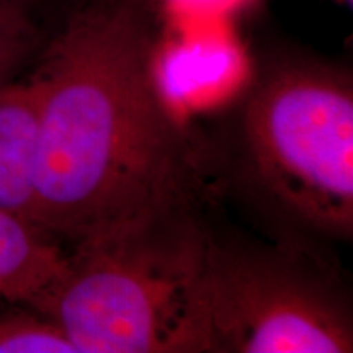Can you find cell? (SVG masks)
<instances>
[{"label": "cell", "instance_id": "obj_1", "mask_svg": "<svg viewBox=\"0 0 353 353\" xmlns=\"http://www.w3.org/2000/svg\"><path fill=\"white\" fill-rule=\"evenodd\" d=\"M32 81L38 228L79 247L179 208L182 149L138 0H99L74 13Z\"/></svg>", "mask_w": 353, "mask_h": 353}, {"label": "cell", "instance_id": "obj_2", "mask_svg": "<svg viewBox=\"0 0 353 353\" xmlns=\"http://www.w3.org/2000/svg\"><path fill=\"white\" fill-rule=\"evenodd\" d=\"M206 237L179 206L79 245L33 306L77 353L206 352Z\"/></svg>", "mask_w": 353, "mask_h": 353}, {"label": "cell", "instance_id": "obj_3", "mask_svg": "<svg viewBox=\"0 0 353 353\" xmlns=\"http://www.w3.org/2000/svg\"><path fill=\"white\" fill-rule=\"evenodd\" d=\"M244 174L276 216L329 239L353 234V85L347 72L285 63L263 74L241 121Z\"/></svg>", "mask_w": 353, "mask_h": 353}, {"label": "cell", "instance_id": "obj_4", "mask_svg": "<svg viewBox=\"0 0 353 353\" xmlns=\"http://www.w3.org/2000/svg\"><path fill=\"white\" fill-rule=\"evenodd\" d=\"M206 352L350 353L352 306L306 255L206 237Z\"/></svg>", "mask_w": 353, "mask_h": 353}, {"label": "cell", "instance_id": "obj_5", "mask_svg": "<svg viewBox=\"0 0 353 353\" xmlns=\"http://www.w3.org/2000/svg\"><path fill=\"white\" fill-rule=\"evenodd\" d=\"M39 99L32 79L0 85V208L34 224Z\"/></svg>", "mask_w": 353, "mask_h": 353}, {"label": "cell", "instance_id": "obj_6", "mask_svg": "<svg viewBox=\"0 0 353 353\" xmlns=\"http://www.w3.org/2000/svg\"><path fill=\"white\" fill-rule=\"evenodd\" d=\"M69 257L37 224L0 208V298L34 304L61 280Z\"/></svg>", "mask_w": 353, "mask_h": 353}, {"label": "cell", "instance_id": "obj_7", "mask_svg": "<svg viewBox=\"0 0 353 353\" xmlns=\"http://www.w3.org/2000/svg\"><path fill=\"white\" fill-rule=\"evenodd\" d=\"M39 33L30 13V0H13L0 6V85L33 54Z\"/></svg>", "mask_w": 353, "mask_h": 353}, {"label": "cell", "instance_id": "obj_8", "mask_svg": "<svg viewBox=\"0 0 353 353\" xmlns=\"http://www.w3.org/2000/svg\"><path fill=\"white\" fill-rule=\"evenodd\" d=\"M0 353H77L54 322L30 316L0 319Z\"/></svg>", "mask_w": 353, "mask_h": 353}, {"label": "cell", "instance_id": "obj_9", "mask_svg": "<svg viewBox=\"0 0 353 353\" xmlns=\"http://www.w3.org/2000/svg\"><path fill=\"white\" fill-rule=\"evenodd\" d=\"M8 2H13V0H0V6H3V3H8Z\"/></svg>", "mask_w": 353, "mask_h": 353}]
</instances>
